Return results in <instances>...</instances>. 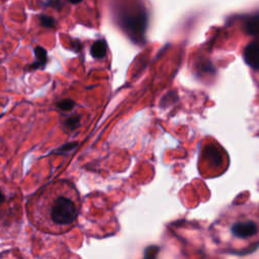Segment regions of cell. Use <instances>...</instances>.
Listing matches in <instances>:
<instances>
[{"label":"cell","instance_id":"cell-1","mask_svg":"<svg viewBox=\"0 0 259 259\" xmlns=\"http://www.w3.org/2000/svg\"><path fill=\"white\" fill-rule=\"evenodd\" d=\"M81 208L77 190L67 180H58L36 193L28 202L31 224L42 232L59 235L75 224Z\"/></svg>","mask_w":259,"mask_h":259},{"label":"cell","instance_id":"cell-2","mask_svg":"<svg viewBox=\"0 0 259 259\" xmlns=\"http://www.w3.org/2000/svg\"><path fill=\"white\" fill-rule=\"evenodd\" d=\"M147 24V15L144 12L128 14L124 18V25L133 33L143 34Z\"/></svg>","mask_w":259,"mask_h":259},{"label":"cell","instance_id":"cell-3","mask_svg":"<svg viewBox=\"0 0 259 259\" xmlns=\"http://www.w3.org/2000/svg\"><path fill=\"white\" fill-rule=\"evenodd\" d=\"M231 231L234 236L245 239L257 234L258 227L252 221L240 222V223H236L233 225Z\"/></svg>","mask_w":259,"mask_h":259},{"label":"cell","instance_id":"cell-4","mask_svg":"<svg viewBox=\"0 0 259 259\" xmlns=\"http://www.w3.org/2000/svg\"><path fill=\"white\" fill-rule=\"evenodd\" d=\"M244 59L251 68L259 69V43L253 42L245 48Z\"/></svg>","mask_w":259,"mask_h":259},{"label":"cell","instance_id":"cell-5","mask_svg":"<svg viewBox=\"0 0 259 259\" xmlns=\"http://www.w3.org/2000/svg\"><path fill=\"white\" fill-rule=\"evenodd\" d=\"M244 27L246 32L249 34H259V14H255L247 18Z\"/></svg>","mask_w":259,"mask_h":259},{"label":"cell","instance_id":"cell-6","mask_svg":"<svg viewBox=\"0 0 259 259\" xmlns=\"http://www.w3.org/2000/svg\"><path fill=\"white\" fill-rule=\"evenodd\" d=\"M106 54V43L103 40H99L95 42L91 47V55L94 58L101 59Z\"/></svg>","mask_w":259,"mask_h":259},{"label":"cell","instance_id":"cell-7","mask_svg":"<svg viewBox=\"0 0 259 259\" xmlns=\"http://www.w3.org/2000/svg\"><path fill=\"white\" fill-rule=\"evenodd\" d=\"M40 20H41V24L43 26H46V27H54L55 26V20L51 16L41 15Z\"/></svg>","mask_w":259,"mask_h":259},{"label":"cell","instance_id":"cell-8","mask_svg":"<svg viewBox=\"0 0 259 259\" xmlns=\"http://www.w3.org/2000/svg\"><path fill=\"white\" fill-rule=\"evenodd\" d=\"M34 52H35L36 58H38V60L40 61V64H41V63H44V62L46 61V59H47V54H46V51H45L43 48H40V47L35 48Z\"/></svg>","mask_w":259,"mask_h":259},{"label":"cell","instance_id":"cell-9","mask_svg":"<svg viewBox=\"0 0 259 259\" xmlns=\"http://www.w3.org/2000/svg\"><path fill=\"white\" fill-rule=\"evenodd\" d=\"M48 5L49 6H52L58 10H61V8L63 7V2L61 1V0H49L48 1Z\"/></svg>","mask_w":259,"mask_h":259},{"label":"cell","instance_id":"cell-10","mask_svg":"<svg viewBox=\"0 0 259 259\" xmlns=\"http://www.w3.org/2000/svg\"><path fill=\"white\" fill-rule=\"evenodd\" d=\"M69 2H71V3H73V4H77V3H79V2H81L82 0H68Z\"/></svg>","mask_w":259,"mask_h":259}]
</instances>
